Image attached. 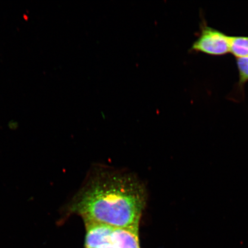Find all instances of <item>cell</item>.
Masks as SVG:
<instances>
[{
  "label": "cell",
  "instance_id": "4",
  "mask_svg": "<svg viewBox=\"0 0 248 248\" xmlns=\"http://www.w3.org/2000/svg\"><path fill=\"white\" fill-rule=\"evenodd\" d=\"M85 224L86 229L85 248H98L109 241L112 226L95 223Z\"/></svg>",
  "mask_w": 248,
  "mask_h": 248
},
{
  "label": "cell",
  "instance_id": "7",
  "mask_svg": "<svg viewBox=\"0 0 248 248\" xmlns=\"http://www.w3.org/2000/svg\"><path fill=\"white\" fill-rule=\"evenodd\" d=\"M98 248H117L115 246H113V245L110 243V241L109 240V241L108 242V243L101 245V246L99 247Z\"/></svg>",
  "mask_w": 248,
  "mask_h": 248
},
{
  "label": "cell",
  "instance_id": "5",
  "mask_svg": "<svg viewBox=\"0 0 248 248\" xmlns=\"http://www.w3.org/2000/svg\"><path fill=\"white\" fill-rule=\"evenodd\" d=\"M229 52L238 58L248 57V37L229 36Z\"/></svg>",
  "mask_w": 248,
  "mask_h": 248
},
{
  "label": "cell",
  "instance_id": "6",
  "mask_svg": "<svg viewBox=\"0 0 248 248\" xmlns=\"http://www.w3.org/2000/svg\"><path fill=\"white\" fill-rule=\"evenodd\" d=\"M237 63L239 71V82L244 84L248 81V57L238 58Z\"/></svg>",
  "mask_w": 248,
  "mask_h": 248
},
{
  "label": "cell",
  "instance_id": "1",
  "mask_svg": "<svg viewBox=\"0 0 248 248\" xmlns=\"http://www.w3.org/2000/svg\"><path fill=\"white\" fill-rule=\"evenodd\" d=\"M145 202L144 186L134 176L101 170L74 198L69 212L82 217L85 223L139 227Z\"/></svg>",
  "mask_w": 248,
  "mask_h": 248
},
{
  "label": "cell",
  "instance_id": "3",
  "mask_svg": "<svg viewBox=\"0 0 248 248\" xmlns=\"http://www.w3.org/2000/svg\"><path fill=\"white\" fill-rule=\"evenodd\" d=\"M110 241L117 248H140L139 227H113Z\"/></svg>",
  "mask_w": 248,
  "mask_h": 248
},
{
  "label": "cell",
  "instance_id": "2",
  "mask_svg": "<svg viewBox=\"0 0 248 248\" xmlns=\"http://www.w3.org/2000/svg\"><path fill=\"white\" fill-rule=\"evenodd\" d=\"M192 49L209 55H225L229 52V36L213 28L204 27Z\"/></svg>",
  "mask_w": 248,
  "mask_h": 248
}]
</instances>
